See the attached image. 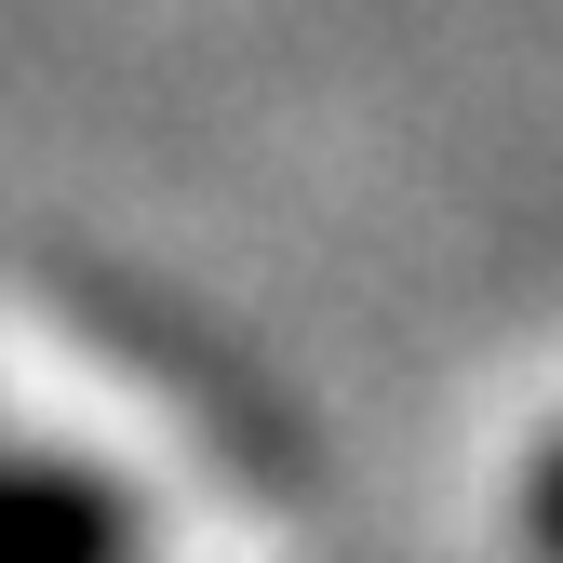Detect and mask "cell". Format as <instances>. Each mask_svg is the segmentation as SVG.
Masks as SVG:
<instances>
[{"mask_svg": "<svg viewBox=\"0 0 563 563\" xmlns=\"http://www.w3.org/2000/svg\"><path fill=\"white\" fill-rule=\"evenodd\" d=\"M0 563H134V510L95 470H0Z\"/></svg>", "mask_w": 563, "mask_h": 563, "instance_id": "6da1fadb", "label": "cell"}, {"mask_svg": "<svg viewBox=\"0 0 563 563\" xmlns=\"http://www.w3.org/2000/svg\"><path fill=\"white\" fill-rule=\"evenodd\" d=\"M523 523H537V563H563V443L537 456V497H523Z\"/></svg>", "mask_w": 563, "mask_h": 563, "instance_id": "7a4b0ae2", "label": "cell"}]
</instances>
